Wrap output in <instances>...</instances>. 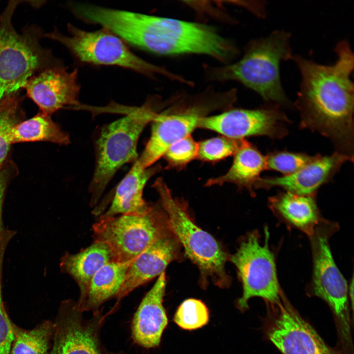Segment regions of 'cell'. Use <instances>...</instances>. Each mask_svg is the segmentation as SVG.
<instances>
[{
	"mask_svg": "<svg viewBox=\"0 0 354 354\" xmlns=\"http://www.w3.org/2000/svg\"><path fill=\"white\" fill-rule=\"evenodd\" d=\"M152 187L159 196L171 233L199 268L202 284L205 286L210 280L220 288L228 287L231 279L226 272L225 264L229 256L223 248L211 235L196 225L187 204L173 196L162 178L156 179Z\"/></svg>",
	"mask_w": 354,
	"mask_h": 354,
	"instance_id": "6",
	"label": "cell"
},
{
	"mask_svg": "<svg viewBox=\"0 0 354 354\" xmlns=\"http://www.w3.org/2000/svg\"><path fill=\"white\" fill-rule=\"evenodd\" d=\"M23 89L40 112L51 116L66 106H78L80 86L77 69L69 72L62 62L30 77Z\"/></svg>",
	"mask_w": 354,
	"mask_h": 354,
	"instance_id": "15",
	"label": "cell"
},
{
	"mask_svg": "<svg viewBox=\"0 0 354 354\" xmlns=\"http://www.w3.org/2000/svg\"><path fill=\"white\" fill-rule=\"evenodd\" d=\"M159 165L144 169L137 160L117 186L110 208L102 216L118 214L142 213L148 210L152 205L143 198V191L148 180L159 172Z\"/></svg>",
	"mask_w": 354,
	"mask_h": 354,
	"instance_id": "20",
	"label": "cell"
},
{
	"mask_svg": "<svg viewBox=\"0 0 354 354\" xmlns=\"http://www.w3.org/2000/svg\"><path fill=\"white\" fill-rule=\"evenodd\" d=\"M241 140L220 136L200 141L198 143L197 159L212 163L222 160L234 155Z\"/></svg>",
	"mask_w": 354,
	"mask_h": 354,
	"instance_id": "28",
	"label": "cell"
},
{
	"mask_svg": "<svg viewBox=\"0 0 354 354\" xmlns=\"http://www.w3.org/2000/svg\"><path fill=\"white\" fill-rule=\"evenodd\" d=\"M113 29L124 41L160 55L201 54L225 60L236 52L213 28L177 19L121 10Z\"/></svg>",
	"mask_w": 354,
	"mask_h": 354,
	"instance_id": "2",
	"label": "cell"
},
{
	"mask_svg": "<svg viewBox=\"0 0 354 354\" xmlns=\"http://www.w3.org/2000/svg\"><path fill=\"white\" fill-rule=\"evenodd\" d=\"M67 30L69 35L55 28L52 31L44 33V37L63 45L80 63L115 65L149 76L158 73L173 79L177 78L166 69L136 56L122 39L105 28L88 31L68 24Z\"/></svg>",
	"mask_w": 354,
	"mask_h": 354,
	"instance_id": "7",
	"label": "cell"
},
{
	"mask_svg": "<svg viewBox=\"0 0 354 354\" xmlns=\"http://www.w3.org/2000/svg\"><path fill=\"white\" fill-rule=\"evenodd\" d=\"M197 153L198 143L189 135L170 146L163 157L166 161L167 168L181 170L197 159Z\"/></svg>",
	"mask_w": 354,
	"mask_h": 354,
	"instance_id": "30",
	"label": "cell"
},
{
	"mask_svg": "<svg viewBox=\"0 0 354 354\" xmlns=\"http://www.w3.org/2000/svg\"><path fill=\"white\" fill-rule=\"evenodd\" d=\"M166 285L164 272L143 298L133 317V338L136 343L145 348L158 346L167 325L168 318L163 305Z\"/></svg>",
	"mask_w": 354,
	"mask_h": 354,
	"instance_id": "18",
	"label": "cell"
},
{
	"mask_svg": "<svg viewBox=\"0 0 354 354\" xmlns=\"http://www.w3.org/2000/svg\"><path fill=\"white\" fill-rule=\"evenodd\" d=\"M113 261L114 258L109 247L102 242L94 241L78 253H66L61 258L60 269L79 287L80 296L76 304L82 311L92 278L101 267Z\"/></svg>",
	"mask_w": 354,
	"mask_h": 354,
	"instance_id": "19",
	"label": "cell"
},
{
	"mask_svg": "<svg viewBox=\"0 0 354 354\" xmlns=\"http://www.w3.org/2000/svg\"><path fill=\"white\" fill-rule=\"evenodd\" d=\"M94 241L106 244L116 262L135 259L157 240L172 234L167 216L156 205L142 213L100 216L92 226Z\"/></svg>",
	"mask_w": 354,
	"mask_h": 354,
	"instance_id": "8",
	"label": "cell"
},
{
	"mask_svg": "<svg viewBox=\"0 0 354 354\" xmlns=\"http://www.w3.org/2000/svg\"><path fill=\"white\" fill-rule=\"evenodd\" d=\"M212 109V106L195 105L157 113L151 121L149 139L137 160L140 165L144 169L154 165L173 144L191 135L200 118Z\"/></svg>",
	"mask_w": 354,
	"mask_h": 354,
	"instance_id": "13",
	"label": "cell"
},
{
	"mask_svg": "<svg viewBox=\"0 0 354 354\" xmlns=\"http://www.w3.org/2000/svg\"><path fill=\"white\" fill-rule=\"evenodd\" d=\"M290 37L289 32L278 30L252 40L239 60L213 69L212 78L238 82L257 92L268 104L289 106L290 102L281 84L280 64L292 58Z\"/></svg>",
	"mask_w": 354,
	"mask_h": 354,
	"instance_id": "3",
	"label": "cell"
},
{
	"mask_svg": "<svg viewBox=\"0 0 354 354\" xmlns=\"http://www.w3.org/2000/svg\"><path fill=\"white\" fill-rule=\"evenodd\" d=\"M157 114L147 102L100 129L94 142L95 166L88 188L91 206L97 204L120 168L138 160L140 136Z\"/></svg>",
	"mask_w": 354,
	"mask_h": 354,
	"instance_id": "5",
	"label": "cell"
},
{
	"mask_svg": "<svg viewBox=\"0 0 354 354\" xmlns=\"http://www.w3.org/2000/svg\"><path fill=\"white\" fill-rule=\"evenodd\" d=\"M135 259L124 262L113 261L101 267L90 281L82 311H93L95 313L103 303L116 296Z\"/></svg>",
	"mask_w": 354,
	"mask_h": 354,
	"instance_id": "23",
	"label": "cell"
},
{
	"mask_svg": "<svg viewBox=\"0 0 354 354\" xmlns=\"http://www.w3.org/2000/svg\"><path fill=\"white\" fill-rule=\"evenodd\" d=\"M232 164L225 174L209 178L205 186L222 185L231 183L240 189H246L251 196H255L254 186L266 169V157L252 144L241 139L234 154Z\"/></svg>",
	"mask_w": 354,
	"mask_h": 354,
	"instance_id": "21",
	"label": "cell"
},
{
	"mask_svg": "<svg viewBox=\"0 0 354 354\" xmlns=\"http://www.w3.org/2000/svg\"><path fill=\"white\" fill-rule=\"evenodd\" d=\"M338 228L337 224L322 219L309 236L313 268L308 290L311 295L323 299L329 305L337 322L342 340L349 343L348 286L335 263L329 244L330 236Z\"/></svg>",
	"mask_w": 354,
	"mask_h": 354,
	"instance_id": "9",
	"label": "cell"
},
{
	"mask_svg": "<svg viewBox=\"0 0 354 354\" xmlns=\"http://www.w3.org/2000/svg\"><path fill=\"white\" fill-rule=\"evenodd\" d=\"M276 305L267 335L282 354H338L290 305Z\"/></svg>",
	"mask_w": 354,
	"mask_h": 354,
	"instance_id": "14",
	"label": "cell"
},
{
	"mask_svg": "<svg viewBox=\"0 0 354 354\" xmlns=\"http://www.w3.org/2000/svg\"><path fill=\"white\" fill-rule=\"evenodd\" d=\"M348 296L350 297L351 307L352 310L354 308V279L353 277L352 278L351 283L348 287Z\"/></svg>",
	"mask_w": 354,
	"mask_h": 354,
	"instance_id": "33",
	"label": "cell"
},
{
	"mask_svg": "<svg viewBox=\"0 0 354 354\" xmlns=\"http://www.w3.org/2000/svg\"><path fill=\"white\" fill-rule=\"evenodd\" d=\"M76 303H61L54 323L51 354H102L98 338L102 319L95 317L87 321Z\"/></svg>",
	"mask_w": 354,
	"mask_h": 354,
	"instance_id": "12",
	"label": "cell"
},
{
	"mask_svg": "<svg viewBox=\"0 0 354 354\" xmlns=\"http://www.w3.org/2000/svg\"><path fill=\"white\" fill-rule=\"evenodd\" d=\"M12 325L14 339L10 354H48L53 323L45 320L31 329L22 328L13 322Z\"/></svg>",
	"mask_w": 354,
	"mask_h": 354,
	"instance_id": "25",
	"label": "cell"
},
{
	"mask_svg": "<svg viewBox=\"0 0 354 354\" xmlns=\"http://www.w3.org/2000/svg\"><path fill=\"white\" fill-rule=\"evenodd\" d=\"M0 170V236L4 231L3 228L2 210L5 191L12 174L10 166H4Z\"/></svg>",
	"mask_w": 354,
	"mask_h": 354,
	"instance_id": "32",
	"label": "cell"
},
{
	"mask_svg": "<svg viewBox=\"0 0 354 354\" xmlns=\"http://www.w3.org/2000/svg\"><path fill=\"white\" fill-rule=\"evenodd\" d=\"M289 122L279 106L268 104L254 109H234L217 115L206 116L200 118L197 128L236 140L261 136L280 139L287 135Z\"/></svg>",
	"mask_w": 354,
	"mask_h": 354,
	"instance_id": "11",
	"label": "cell"
},
{
	"mask_svg": "<svg viewBox=\"0 0 354 354\" xmlns=\"http://www.w3.org/2000/svg\"><path fill=\"white\" fill-rule=\"evenodd\" d=\"M7 244L0 241V354H10L14 339L12 322L5 310L2 296V271Z\"/></svg>",
	"mask_w": 354,
	"mask_h": 354,
	"instance_id": "31",
	"label": "cell"
},
{
	"mask_svg": "<svg viewBox=\"0 0 354 354\" xmlns=\"http://www.w3.org/2000/svg\"><path fill=\"white\" fill-rule=\"evenodd\" d=\"M335 62L324 65L293 55L301 77L295 103L300 126L329 138L337 151L353 158L354 58L346 40L336 45Z\"/></svg>",
	"mask_w": 354,
	"mask_h": 354,
	"instance_id": "1",
	"label": "cell"
},
{
	"mask_svg": "<svg viewBox=\"0 0 354 354\" xmlns=\"http://www.w3.org/2000/svg\"><path fill=\"white\" fill-rule=\"evenodd\" d=\"M315 156L286 150L274 151L265 156L266 169L279 172L283 176L289 175L309 163Z\"/></svg>",
	"mask_w": 354,
	"mask_h": 354,
	"instance_id": "29",
	"label": "cell"
},
{
	"mask_svg": "<svg viewBox=\"0 0 354 354\" xmlns=\"http://www.w3.org/2000/svg\"><path fill=\"white\" fill-rule=\"evenodd\" d=\"M209 320V311L201 300L189 298L179 306L173 321L180 327L185 330H194L206 325Z\"/></svg>",
	"mask_w": 354,
	"mask_h": 354,
	"instance_id": "27",
	"label": "cell"
},
{
	"mask_svg": "<svg viewBox=\"0 0 354 354\" xmlns=\"http://www.w3.org/2000/svg\"><path fill=\"white\" fill-rule=\"evenodd\" d=\"M11 144L29 142H48L60 145L70 143L69 135L51 118L39 112L33 117L16 124L10 135Z\"/></svg>",
	"mask_w": 354,
	"mask_h": 354,
	"instance_id": "24",
	"label": "cell"
},
{
	"mask_svg": "<svg viewBox=\"0 0 354 354\" xmlns=\"http://www.w3.org/2000/svg\"><path fill=\"white\" fill-rule=\"evenodd\" d=\"M22 1H9L0 15V102L23 89L28 80L43 70L62 63L40 44L44 33L36 25L15 29L12 17Z\"/></svg>",
	"mask_w": 354,
	"mask_h": 354,
	"instance_id": "4",
	"label": "cell"
},
{
	"mask_svg": "<svg viewBox=\"0 0 354 354\" xmlns=\"http://www.w3.org/2000/svg\"><path fill=\"white\" fill-rule=\"evenodd\" d=\"M180 246L172 233L157 240L139 254L126 272L116 295L118 301L164 272L167 266L178 258Z\"/></svg>",
	"mask_w": 354,
	"mask_h": 354,
	"instance_id": "17",
	"label": "cell"
},
{
	"mask_svg": "<svg viewBox=\"0 0 354 354\" xmlns=\"http://www.w3.org/2000/svg\"><path fill=\"white\" fill-rule=\"evenodd\" d=\"M20 93H15L0 102V170L4 165L11 144L13 127L24 115Z\"/></svg>",
	"mask_w": 354,
	"mask_h": 354,
	"instance_id": "26",
	"label": "cell"
},
{
	"mask_svg": "<svg viewBox=\"0 0 354 354\" xmlns=\"http://www.w3.org/2000/svg\"><path fill=\"white\" fill-rule=\"evenodd\" d=\"M353 161V159L336 151L330 155L317 154L311 162L292 174L260 177L254 188L279 187L296 194L315 195L321 186L331 180L344 163Z\"/></svg>",
	"mask_w": 354,
	"mask_h": 354,
	"instance_id": "16",
	"label": "cell"
},
{
	"mask_svg": "<svg viewBox=\"0 0 354 354\" xmlns=\"http://www.w3.org/2000/svg\"><path fill=\"white\" fill-rule=\"evenodd\" d=\"M265 234V241L262 243L258 232L249 233L240 241L236 252L229 257L242 284V295L236 302V307L242 312L248 309V301L253 297H260L273 305L281 302L275 257L269 247L267 228Z\"/></svg>",
	"mask_w": 354,
	"mask_h": 354,
	"instance_id": "10",
	"label": "cell"
},
{
	"mask_svg": "<svg viewBox=\"0 0 354 354\" xmlns=\"http://www.w3.org/2000/svg\"><path fill=\"white\" fill-rule=\"evenodd\" d=\"M314 196L285 191L270 197L268 205L277 215L309 236L322 219Z\"/></svg>",
	"mask_w": 354,
	"mask_h": 354,
	"instance_id": "22",
	"label": "cell"
}]
</instances>
